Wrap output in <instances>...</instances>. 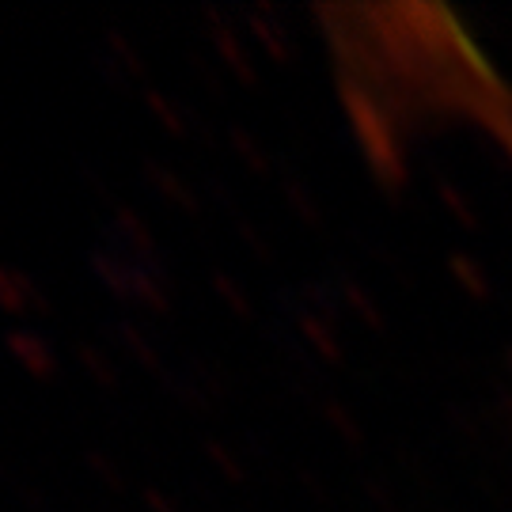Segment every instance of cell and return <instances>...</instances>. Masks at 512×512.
Returning a JSON list of instances; mask_svg holds the SVG:
<instances>
[]
</instances>
